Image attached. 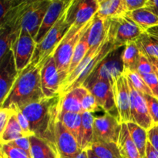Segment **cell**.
<instances>
[{"label":"cell","mask_w":158,"mask_h":158,"mask_svg":"<svg viewBox=\"0 0 158 158\" xmlns=\"http://www.w3.org/2000/svg\"><path fill=\"white\" fill-rule=\"evenodd\" d=\"M62 97L61 94H58L19 109L29 120L32 135L55 143L56 127L60 116Z\"/></svg>","instance_id":"1"},{"label":"cell","mask_w":158,"mask_h":158,"mask_svg":"<svg viewBox=\"0 0 158 158\" xmlns=\"http://www.w3.org/2000/svg\"><path fill=\"white\" fill-rule=\"evenodd\" d=\"M41 67L29 63L17 78L9 94L1 104L3 109H21L30 103L44 99L40 77Z\"/></svg>","instance_id":"2"},{"label":"cell","mask_w":158,"mask_h":158,"mask_svg":"<svg viewBox=\"0 0 158 158\" xmlns=\"http://www.w3.org/2000/svg\"><path fill=\"white\" fill-rule=\"evenodd\" d=\"M69 8L63 12L60 19L48 32L43 40L36 45L33 56L30 62L32 66L42 68L44 63L53 56L56 48L72 27V25L67 21Z\"/></svg>","instance_id":"3"},{"label":"cell","mask_w":158,"mask_h":158,"mask_svg":"<svg viewBox=\"0 0 158 158\" xmlns=\"http://www.w3.org/2000/svg\"><path fill=\"white\" fill-rule=\"evenodd\" d=\"M93 22L94 19L91 20L80 29H77L72 26L56 49L53 57L61 79V84L68 76L69 66L77 43L80 42L86 31L89 29Z\"/></svg>","instance_id":"4"},{"label":"cell","mask_w":158,"mask_h":158,"mask_svg":"<svg viewBox=\"0 0 158 158\" xmlns=\"http://www.w3.org/2000/svg\"><path fill=\"white\" fill-rule=\"evenodd\" d=\"M110 19V25L108 40L113 45L120 48L124 47L128 43L137 41L143 33L147 32L127 15Z\"/></svg>","instance_id":"5"},{"label":"cell","mask_w":158,"mask_h":158,"mask_svg":"<svg viewBox=\"0 0 158 158\" xmlns=\"http://www.w3.org/2000/svg\"><path fill=\"white\" fill-rule=\"evenodd\" d=\"M122 123L118 117L110 113H104L94 118L92 143L107 142L117 143Z\"/></svg>","instance_id":"6"},{"label":"cell","mask_w":158,"mask_h":158,"mask_svg":"<svg viewBox=\"0 0 158 158\" xmlns=\"http://www.w3.org/2000/svg\"><path fill=\"white\" fill-rule=\"evenodd\" d=\"M116 110L120 123L131 121V101L127 77L122 73L112 81Z\"/></svg>","instance_id":"7"},{"label":"cell","mask_w":158,"mask_h":158,"mask_svg":"<svg viewBox=\"0 0 158 158\" xmlns=\"http://www.w3.org/2000/svg\"><path fill=\"white\" fill-rule=\"evenodd\" d=\"M99 9V0H73L68 9L67 21L80 29L94 19Z\"/></svg>","instance_id":"8"},{"label":"cell","mask_w":158,"mask_h":158,"mask_svg":"<svg viewBox=\"0 0 158 158\" xmlns=\"http://www.w3.org/2000/svg\"><path fill=\"white\" fill-rule=\"evenodd\" d=\"M51 2L52 0L32 1L22 20L21 30L29 33L35 40Z\"/></svg>","instance_id":"9"},{"label":"cell","mask_w":158,"mask_h":158,"mask_svg":"<svg viewBox=\"0 0 158 158\" xmlns=\"http://www.w3.org/2000/svg\"><path fill=\"white\" fill-rule=\"evenodd\" d=\"M36 45L35 40L29 33L20 31L11 49L13 53L17 72L23 71L30 63Z\"/></svg>","instance_id":"10"},{"label":"cell","mask_w":158,"mask_h":158,"mask_svg":"<svg viewBox=\"0 0 158 158\" xmlns=\"http://www.w3.org/2000/svg\"><path fill=\"white\" fill-rule=\"evenodd\" d=\"M117 51L113 52L108 58H106L97 69L90 75V77L85 81L83 86L86 89L96 81L100 80H109L113 81L115 78L121 75L123 72V63L121 60V52Z\"/></svg>","instance_id":"11"},{"label":"cell","mask_w":158,"mask_h":158,"mask_svg":"<svg viewBox=\"0 0 158 158\" xmlns=\"http://www.w3.org/2000/svg\"><path fill=\"white\" fill-rule=\"evenodd\" d=\"M128 83H129L131 101V122H134L148 131L153 126L154 122L149 114L146 100L143 94L137 91L129 80Z\"/></svg>","instance_id":"12"},{"label":"cell","mask_w":158,"mask_h":158,"mask_svg":"<svg viewBox=\"0 0 158 158\" xmlns=\"http://www.w3.org/2000/svg\"><path fill=\"white\" fill-rule=\"evenodd\" d=\"M40 77L42 89L45 97H51L59 94L61 85V79L53 56L42 66Z\"/></svg>","instance_id":"13"},{"label":"cell","mask_w":158,"mask_h":158,"mask_svg":"<svg viewBox=\"0 0 158 158\" xmlns=\"http://www.w3.org/2000/svg\"><path fill=\"white\" fill-rule=\"evenodd\" d=\"M55 143L61 157L64 158H73L81 150L77 138L60 120L56 127Z\"/></svg>","instance_id":"14"},{"label":"cell","mask_w":158,"mask_h":158,"mask_svg":"<svg viewBox=\"0 0 158 158\" xmlns=\"http://www.w3.org/2000/svg\"><path fill=\"white\" fill-rule=\"evenodd\" d=\"M73 0H52L50 6L45 15L43 22L41 25L40 30L35 38L36 44L40 43L43 40L46 34L52 28V26L60 19L63 12L71 6Z\"/></svg>","instance_id":"15"},{"label":"cell","mask_w":158,"mask_h":158,"mask_svg":"<svg viewBox=\"0 0 158 158\" xmlns=\"http://www.w3.org/2000/svg\"><path fill=\"white\" fill-rule=\"evenodd\" d=\"M88 89L94 96L99 107L101 108L105 113H110V111L116 110L111 80H97L93 83Z\"/></svg>","instance_id":"16"},{"label":"cell","mask_w":158,"mask_h":158,"mask_svg":"<svg viewBox=\"0 0 158 158\" xmlns=\"http://www.w3.org/2000/svg\"><path fill=\"white\" fill-rule=\"evenodd\" d=\"M19 73L15 69L12 51L11 50L1 62L0 72V103L4 102L13 86Z\"/></svg>","instance_id":"17"},{"label":"cell","mask_w":158,"mask_h":158,"mask_svg":"<svg viewBox=\"0 0 158 158\" xmlns=\"http://www.w3.org/2000/svg\"><path fill=\"white\" fill-rule=\"evenodd\" d=\"M110 19H102L95 15L92 25L88 30V44L89 49L100 46L108 39Z\"/></svg>","instance_id":"18"},{"label":"cell","mask_w":158,"mask_h":158,"mask_svg":"<svg viewBox=\"0 0 158 158\" xmlns=\"http://www.w3.org/2000/svg\"><path fill=\"white\" fill-rule=\"evenodd\" d=\"M32 158H61L55 143L32 135L29 137Z\"/></svg>","instance_id":"19"},{"label":"cell","mask_w":158,"mask_h":158,"mask_svg":"<svg viewBox=\"0 0 158 158\" xmlns=\"http://www.w3.org/2000/svg\"><path fill=\"white\" fill-rule=\"evenodd\" d=\"M85 86H81L75 88L62 96L60 113H76L82 114L81 102L83 95L86 90Z\"/></svg>","instance_id":"20"},{"label":"cell","mask_w":158,"mask_h":158,"mask_svg":"<svg viewBox=\"0 0 158 158\" xmlns=\"http://www.w3.org/2000/svg\"><path fill=\"white\" fill-rule=\"evenodd\" d=\"M127 12L125 0H99V9L96 15L107 19L125 15Z\"/></svg>","instance_id":"21"},{"label":"cell","mask_w":158,"mask_h":158,"mask_svg":"<svg viewBox=\"0 0 158 158\" xmlns=\"http://www.w3.org/2000/svg\"><path fill=\"white\" fill-rule=\"evenodd\" d=\"M140 51L135 42H131L124 46L121 54L123 63V73L127 72H137Z\"/></svg>","instance_id":"22"},{"label":"cell","mask_w":158,"mask_h":158,"mask_svg":"<svg viewBox=\"0 0 158 158\" xmlns=\"http://www.w3.org/2000/svg\"><path fill=\"white\" fill-rule=\"evenodd\" d=\"M117 146L123 158H141L137 146L131 138L127 123H122Z\"/></svg>","instance_id":"23"},{"label":"cell","mask_w":158,"mask_h":158,"mask_svg":"<svg viewBox=\"0 0 158 158\" xmlns=\"http://www.w3.org/2000/svg\"><path fill=\"white\" fill-rule=\"evenodd\" d=\"M127 15L146 32L158 26V16L147 8L128 12Z\"/></svg>","instance_id":"24"},{"label":"cell","mask_w":158,"mask_h":158,"mask_svg":"<svg viewBox=\"0 0 158 158\" xmlns=\"http://www.w3.org/2000/svg\"><path fill=\"white\" fill-rule=\"evenodd\" d=\"M94 118L92 113H82V127L78 140L80 149H87L92 143Z\"/></svg>","instance_id":"25"},{"label":"cell","mask_w":158,"mask_h":158,"mask_svg":"<svg viewBox=\"0 0 158 158\" xmlns=\"http://www.w3.org/2000/svg\"><path fill=\"white\" fill-rule=\"evenodd\" d=\"M0 136H1V145L7 144V143L19 138H21V137H29L22 130L18 120H17L15 111L11 117L10 120L8 122L3 132L0 134Z\"/></svg>","instance_id":"26"},{"label":"cell","mask_w":158,"mask_h":158,"mask_svg":"<svg viewBox=\"0 0 158 158\" xmlns=\"http://www.w3.org/2000/svg\"><path fill=\"white\" fill-rule=\"evenodd\" d=\"M127 125L131 138L138 149L140 157L144 158L147 143L148 141V131L134 122H129Z\"/></svg>","instance_id":"27"},{"label":"cell","mask_w":158,"mask_h":158,"mask_svg":"<svg viewBox=\"0 0 158 158\" xmlns=\"http://www.w3.org/2000/svg\"><path fill=\"white\" fill-rule=\"evenodd\" d=\"M99 158H123L117 143L107 142H95L89 148Z\"/></svg>","instance_id":"28"},{"label":"cell","mask_w":158,"mask_h":158,"mask_svg":"<svg viewBox=\"0 0 158 158\" xmlns=\"http://www.w3.org/2000/svg\"><path fill=\"white\" fill-rule=\"evenodd\" d=\"M59 120L72 133L73 135L79 140L82 127V114L76 113H60Z\"/></svg>","instance_id":"29"},{"label":"cell","mask_w":158,"mask_h":158,"mask_svg":"<svg viewBox=\"0 0 158 158\" xmlns=\"http://www.w3.org/2000/svg\"><path fill=\"white\" fill-rule=\"evenodd\" d=\"M136 43L142 53L148 56L158 59V42L148 32L143 33Z\"/></svg>","instance_id":"30"},{"label":"cell","mask_w":158,"mask_h":158,"mask_svg":"<svg viewBox=\"0 0 158 158\" xmlns=\"http://www.w3.org/2000/svg\"><path fill=\"white\" fill-rule=\"evenodd\" d=\"M88 30L86 31V33L83 35V36L82 37L81 40H80V42L77 43V46H76L73 56L72 61H71L70 63V66H69V72H68V75H69L77 67V66L81 63L82 60H83V58L86 56L87 52H89V44H88L87 39Z\"/></svg>","instance_id":"31"},{"label":"cell","mask_w":158,"mask_h":158,"mask_svg":"<svg viewBox=\"0 0 158 158\" xmlns=\"http://www.w3.org/2000/svg\"><path fill=\"white\" fill-rule=\"evenodd\" d=\"M0 62L4 60L5 56L9 53L12 49V44L16 39L17 35L11 32L10 30H1L0 31Z\"/></svg>","instance_id":"32"},{"label":"cell","mask_w":158,"mask_h":158,"mask_svg":"<svg viewBox=\"0 0 158 158\" xmlns=\"http://www.w3.org/2000/svg\"><path fill=\"white\" fill-rule=\"evenodd\" d=\"M124 74L127 77L128 80L131 83L134 88L141 93L142 94H148V95L153 96L152 92L151 91L150 88L145 83L143 79L142 78L141 76L137 72H127L125 73Z\"/></svg>","instance_id":"33"},{"label":"cell","mask_w":158,"mask_h":158,"mask_svg":"<svg viewBox=\"0 0 158 158\" xmlns=\"http://www.w3.org/2000/svg\"><path fill=\"white\" fill-rule=\"evenodd\" d=\"M82 106V113L89 112V113H94L98 110V104L97 103L95 97L90 93L89 89H86L83 95V99L81 102Z\"/></svg>","instance_id":"34"},{"label":"cell","mask_w":158,"mask_h":158,"mask_svg":"<svg viewBox=\"0 0 158 158\" xmlns=\"http://www.w3.org/2000/svg\"><path fill=\"white\" fill-rule=\"evenodd\" d=\"M146 100L149 114L151 115L153 122L155 124H158V99L154 96L143 94Z\"/></svg>","instance_id":"35"},{"label":"cell","mask_w":158,"mask_h":158,"mask_svg":"<svg viewBox=\"0 0 158 158\" xmlns=\"http://www.w3.org/2000/svg\"><path fill=\"white\" fill-rule=\"evenodd\" d=\"M137 73L140 75H145V74L155 73L154 66L148 57L145 54L142 53L141 52H140V60H139L138 66H137Z\"/></svg>","instance_id":"36"},{"label":"cell","mask_w":158,"mask_h":158,"mask_svg":"<svg viewBox=\"0 0 158 158\" xmlns=\"http://www.w3.org/2000/svg\"><path fill=\"white\" fill-rule=\"evenodd\" d=\"M1 151L7 158H30L23 151L9 144L1 145Z\"/></svg>","instance_id":"37"},{"label":"cell","mask_w":158,"mask_h":158,"mask_svg":"<svg viewBox=\"0 0 158 158\" xmlns=\"http://www.w3.org/2000/svg\"><path fill=\"white\" fill-rule=\"evenodd\" d=\"M140 76L147 83L148 87L150 88L153 96L158 99V76L156 74V73Z\"/></svg>","instance_id":"38"},{"label":"cell","mask_w":158,"mask_h":158,"mask_svg":"<svg viewBox=\"0 0 158 158\" xmlns=\"http://www.w3.org/2000/svg\"><path fill=\"white\" fill-rule=\"evenodd\" d=\"M7 144L19 148L21 151H23V152L26 153L29 157L32 158L31 157V144L30 140H29V137H21V138L13 140V141L10 142V143H7Z\"/></svg>","instance_id":"39"},{"label":"cell","mask_w":158,"mask_h":158,"mask_svg":"<svg viewBox=\"0 0 158 158\" xmlns=\"http://www.w3.org/2000/svg\"><path fill=\"white\" fill-rule=\"evenodd\" d=\"M15 112H16L17 120H18L19 123L20 127H21L23 132L26 134H27L29 137L32 136V134L30 131V126H29V123L28 119L26 118V116L22 113V111L20 110L19 109L15 110Z\"/></svg>","instance_id":"40"},{"label":"cell","mask_w":158,"mask_h":158,"mask_svg":"<svg viewBox=\"0 0 158 158\" xmlns=\"http://www.w3.org/2000/svg\"><path fill=\"white\" fill-rule=\"evenodd\" d=\"M15 110L13 109H3V108H1V110H0V134L3 132L8 122L9 121L11 117L15 113Z\"/></svg>","instance_id":"41"},{"label":"cell","mask_w":158,"mask_h":158,"mask_svg":"<svg viewBox=\"0 0 158 158\" xmlns=\"http://www.w3.org/2000/svg\"><path fill=\"white\" fill-rule=\"evenodd\" d=\"M18 2L15 0H1L0 1V21L6 16L9 11Z\"/></svg>","instance_id":"42"},{"label":"cell","mask_w":158,"mask_h":158,"mask_svg":"<svg viewBox=\"0 0 158 158\" xmlns=\"http://www.w3.org/2000/svg\"><path fill=\"white\" fill-rule=\"evenodd\" d=\"M148 141L158 152V124L154 123L148 131Z\"/></svg>","instance_id":"43"},{"label":"cell","mask_w":158,"mask_h":158,"mask_svg":"<svg viewBox=\"0 0 158 158\" xmlns=\"http://www.w3.org/2000/svg\"><path fill=\"white\" fill-rule=\"evenodd\" d=\"M147 1L148 0H125V4L128 12H133L145 8Z\"/></svg>","instance_id":"44"},{"label":"cell","mask_w":158,"mask_h":158,"mask_svg":"<svg viewBox=\"0 0 158 158\" xmlns=\"http://www.w3.org/2000/svg\"><path fill=\"white\" fill-rule=\"evenodd\" d=\"M144 158H158V152L154 148V147L151 144L149 141H148L145 152Z\"/></svg>","instance_id":"45"},{"label":"cell","mask_w":158,"mask_h":158,"mask_svg":"<svg viewBox=\"0 0 158 158\" xmlns=\"http://www.w3.org/2000/svg\"><path fill=\"white\" fill-rule=\"evenodd\" d=\"M145 8L150 9L158 16V0H148Z\"/></svg>","instance_id":"46"},{"label":"cell","mask_w":158,"mask_h":158,"mask_svg":"<svg viewBox=\"0 0 158 158\" xmlns=\"http://www.w3.org/2000/svg\"><path fill=\"white\" fill-rule=\"evenodd\" d=\"M148 34L151 35V37L156 40L158 42V26L157 27H154L152 28V29H150L147 31Z\"/></svg>","instance_id":"47"},{"label":"cell","mask_w":158,"mask_h":158,"mask_svg":"<svg viewBox=\"0 0 158 158\" xmlns=\"http://www.w3.org/2000/svg\"><path fill=\"white\" fill-rule=\"evenodd\" d=\"M73 158H89V157H88L87 149H81L74 156Z\"/></svg>","instance_id":"48"},{"label":"cell","mask_w":158,"mask_h":158,"mask_svg":"<svg viewBox=\"0 0 158 158\" xmlns=\"http://www.w3.org/2000/svg\"><path fill=\"white\" fill-rule=\"evenodd\" d=\"M148 57L150 60V61H151V63H152L153 66H154L156 74L158 76V59L153 58V57H150V56H148Z\"/></svg>","instance_id":"49"},{"label":"cell","mask_w":158,"mask_h":158,"mask_svg":"<svg viewBox=\"0 0 158 158\" xmlns=\"http://www.w3.org/2000/svg\"><path fill=\"white\" fill-rule=\"evenodd\" d=\"M87 153L89 158H99L95 154H94V151H93L90 148H87Z\"/></svg>","instance_id":"50"},{"label":"cell","mask_w":158,"mask_h":158,"mask_svg":"<svg viewBox=\"0 0 158 158\" xmlns=\"http://www.w3.org/2000/svg\"><path fill=\"white\" fill-rule=\"evenodd\" d=\"M1 158H7V157L6 156V154H5L2 151H1Z\"/></svg>","instance_id":"51"},{"label":"cell","mask_w":158,"mask_h":158,"mask_svg":"<svg viewBox=\"0 0 158 158\" xmlns=\"http://www.w3.org/2000/svg\"><path fill=\"white\" fill-rule=\"evenodd\" d=\"M60 156H61V155H60ZM61 158H64V157H61Z\"/></svg>","instance_id":"52"}]
</instances>
